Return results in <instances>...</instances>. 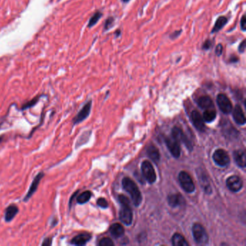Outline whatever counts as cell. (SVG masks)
Instances as JSON below:
<instances>
[{"label": "cell", "instance_id": "cell-1", "mask_svg": "<svg viewBox=\"0 0 246 246\" xmlns=\"http://www.w3.org/2000/svg\"><path fill=\"white\" fill-rule=\"evenodd\" d=\"M122 186L123 189L130 195L133 204L135 207H139L142 201V196L139 189L136 183L129 178H124L122 180Z\"/></svg>", "mask_w": 246, "mask_h": 246}, {"label": "cell", "instance_id": "cell-2", "mask_svg": "<svg viewBox=\"0 0 246 246\" xmlns=\"http://www.w3.org/2000/svg\"><path fill=\"white\" fill-rule=\"evenodd\" d=\"M193 238L198 244L205 245L209 241V236L205 228L199 223H195L192 227Z\"/></svg>", "mask_w": 246, "mask_h": 246}, {"label": "cell", "instance_id": "cell-3", "mask_svg": "<svg viewBox=\"0 0 246 246\" xmlns=\"http://www.w3.org/2000/svg\"><path fill=\"white\" fill-rule=\"evenodd\" d=\"M178 180L182 188L186 193H193L195 191V185L189 174L185 171H181L178 175Z\"/></svg>", "mask_w": 246, "mask_h": 246}, {"label": "cell", "instance_id": "cell-4", "mask_svg": "<svg viewBox=\"0 0 246 246\" xmlns=\"http://www.w3.org/2000/svg\"><path fill=\"white\" fill-rule=\"evenodd\" d=\"M141 172L144 178L148 183H154L156 181L157 175L154 168L150 162L148 160H144L141 163Z\"/></svg>", "mask_w": 246, "mask_h": 246}, {"label": "cell", "instance_id": "cell-5", "mask_svg": "<svg viewBox=\"0 0 246 246\" xmlns=\"http://www.w3.org/2000/svg\"><path fill=\"white\" fill-rule=\"evenodd\" d=\"M121 205V207L119 212L121 221L127 226L131 225L133 221V212L129 206L130 204H122Z\"/></svg>", "mask_w": 246, "mask_h": 246}, {"label": "cell", "instance_id": "cell-6", "mask_svg": "<svg viewBox=\"0 0 246 246\" xmlns=\"http://www.w3.org/2000/svg\"><path fill=\"white\" fill-rule=\"evenodd\" d=\"M44 176H45V173L43 172V171H41V172H39L36 175H35V178H34L33 180L32 183H31L29 189H28L26 195H25V197L23 198V201L27 202V201L30 200V199L33 196L34 193H35V192L37 191V190H38V186H39L41 180L44 178Z\"/></svg>", "mask_w": 246, "mask_h": 246}, {"label": "cell", "instance_id": "cell-7", "mask_svg": "<svg viewBox=\"0 0 246 246\" xmlns=\"http://www.w3.org/2000/svg\"><path fill=\"white\" fill-rule=\"evenodd\" d=\"M212 158L216 165L220 167H225L229 163L230 159L227 152L222 149H218L214 152Z\"/></svg>", "mask_w": 246, "mask_h": 246}, {"label": "cell", "instance_id": "cell-8", "mask_svg": "<svg viewBox=\"0 0 246 246\" xmlns=\"http://www.w3.org/2000/svg\"><path fill=\"white\" fill-rule=\"evenodd\" d=\"M92 108V100H89L83 105L82 109L78 112L77 115L72 119L73 125H77L85 120L89 116Z\"/></svg>", "mask_w": 246, "mask_h": 246}, {"label": "cell", "instance_id": "cell-9", "mask_svg": "<svg viewBox=\"0 0 246 246\" xmlns=\"http://www.w3.org/2000/svg\"><path fill=\"white\" fill-rule=\"evenodd\" d=\"M217 103L220 111L225 114H229L232 111V103L225 94L220 93L217 95Z\"/></svg>", "mask_w": 246, "mask_h": 246}, {"label": "cell", "instance_id": "cell-10", "mask_svg": "<svg viewBox=\"0 0 246 246\" xmlns=\"http://www.w3.org/2000/svg\"><path fill=\"white\" fill-rule=\"evenodd\" d=\"M226 185L229 190L232 192H238L241 190L243 186L242 179L238 175H232L226 180Z\"/></svg>", "mask_w": 246, "mask_h": 246}, {"label": "cell", "instance_id": "cell-11", "mask_svg": "<svg viewBox=\"0 0 246 246\" xmlns=\"http://www.w3.org/2000/svg\"><path fill=\"white\" fill-rule=\"evenodd\" d=\"M165 144L168 147V150L173 156L175 158H178L180 155V142L173 139V137H167L165 139Z\"/></svg>", "mask_w": 246, "mask_h": 246}, {"label": "cell", "instance_id": "cell-12", "mask_svg": "<svg viewBox=\"0 0 246 246\" xmlns=\"http://www.w3.org/2000/svg\"><path fill=\"white\" fill-rule=\"evenodd\" d=\"M172 137L173 139H175L176 141H178V142L183 141L185 144V145L187 147L188 149L192 150L193 146H192L191 143L190 142V141H189L188 139L187 138V137L183 133L182 129H180L179 127L175 126V127H173V129H172Z\"/></svg>", "mask_w": 246, "mask_h": 246}, {"label": "cell", "instance_id": "cell-13", "mask_svg": "<svg viewBox=\"0 0 246 246\" xmlns=\"http://www.w3.org/2000/svg\"><path fill=\"white\" fill-rule=\"evenodd\" d=\"M191 121L193 126L198 131L201 132L205 131V124H204V118L199 111H192L191 115Z\"/></svg>", "mask_w": 246, "mask_h": 246}, {"label": "cell", "instance_id": "cell-14", "mask_svg": "<svg viewBox=\"0 0 246 246\" xmlns=\"http://www.w3.org/2000/svg\"><path fill=\"white\" fill-rule=\"evenodd\" d=\"M91 239H92V235L87 232H85V233L79 234L74 236L70 240V244L77 246L85 245Z\"/></svg>", "mask_w": 246, "mask_h": 246}, {"label": "cell", "instance_id": "cell-15", "mask_svg": "<svg viewBox=\"0 0 246 246\" xmlns=\"http://www.w3.org/2000/svg\"><path fill=\"white\" fill-rule=\"evenodd\" d=\"M19 208L17 205L12 204L9 205L4 211V220L6 222H10L12 221L15 216L18 214Z\"/></svg>", "mask_w": 246, "mask_h": 246}, {"label": "cell", "instance_id": "cell-16", "mask_svg": "<svg viewBox=\"0 0 246 246\" xmlns=\"http://www.w3.org/2000/svg\"><path fill=\"white\" fill-rule=\"evenodd\" d=\"M232 116L238 124L244 125L245 123V116L244 114V112L243 111L241 106L239 105H237L234 108L233 112H232Z\"/></svg>", "mask_w": 246, "mask_h": 246}, {"label": "cell", "instance_id": "cell-17", "mask_svg": "<svg viewBox=\"0 0 246 246\" xmlns=\"http://www.w3.org/2000/svg\"><path fill=\"white\" fill-rule=\"evenodd\" d=\"M168 202L171 207H177L183 205L185 203V200L180 193H176L169 195L168 197Z\"/></svg>", "mask_w": 246, "mask_h": 246}, {"label": "cell", "instance_id": "cell-18", "mask_svg": "<svg viewBox=\"0 0 246 246\" xmlns=\"http://www.w3.org/2000/svg\"><path fill=\"white\" fill-rule=\"evenodd\" d=\"M233 157L235 163L240 168H244L246 165L245 153L243 150H238L233 152Z\"/></svg>", "mask_w": 246, "mask_h": 246}, {"label": "cell", "instance_id": "cell-19", "mask_svg": "<svg viewBox=\"0 0 246 246\" xmlns=\"http://www.w3.org/2000/svg\"><path fill=\"white\" fill-rule=\"evenodd\" d=\"M197 103L199 106L202 109H210V108H214V103L209 96L207 95H204L199 98L197 101Z\"/></svg>", "mask_w": 246, "mask_h": 246}, {"label": "cell", "instance_id": "cell-20", "mask_svg": "<svg viewBox=\"0 0 246 246\" xmlns=\"http://www.w3.org/2000/svg\"><path fill=\"white\" fill-rule=\"evenodd\" d=\"M228 19L225 16H220L217 19V20L215 21L214 23V27H213L212 30L211 31V33H215L219 32L220 30H222L224 27L226 25V24L227 23Z\"/></svg>", "mask_w": 246, "mask_h": 246}, {"label": "cell", "instance_id": "cell-21", "mask_svg": "<svg viewBox=\"0 0 246 246\" xmlns=\"http://www.w3.org/2000/svg\"><path fill=\"white\" fill-rule=\"evenodd\" d=\"M110 232L112 236L116 238H118L124 234V229L121 224L115 223L110 227Z\"/></svg>", "mask_w": 246, "mask_h": 246}, {"label": "cell", "instance_id": "cell-22", "mask_svg": "<svg viewBox=\"0 0 246 246\" xmlns=\"http://www.w3.org/2000/svg\"><path fill=\"white\" fill-rule=\"evenodd\" d=\"M147 155L149 156V157L153 161V162L157 163L159 161V158H160V155H159V150H157V148L155 145H150L147 147Z\"/></svg>", "mask_w": 246, "mask_h": 246}, {"label": "cell", "instance_id": "cell-23", "mask_svg": "<svg viewBox=\"0 0 246 246\" xmlns=\"http://www.w3.org/2000/svg\"><path fill=\"white\" fill-rule=\"evenodd\" d=\"M171 241H172L173 245L174 246H188V243H187L186 240L185 239L184 237L179 233L174 234L173 236L172 237Z\"/></svg>", "mask_w": 246, "mask_h": 246}, {"label": "cell", "instance_id": "cell-24", "mask_svg": "<svg viewBox=\"0 0 246 246\" xmlns=\"http://www.w3.org/2000/svg\"><path fill=\"white\" fill-rule=\"evenodd\" d=\"M202 117L204 121L207 122V123H211V122L215 120L216 117H217V112L214 108L207 109L204 111Z\"/></svg>", "mask_w": 246, "mask_h": 246}, {"label": "cell", "instance_id": "cell-25", "mask_svg": "<svg viewBox=\"0 0 246 246\" xmlns=\"http://www.w3.org/2000/svg\"><path fill=\"white\" fill-rule=\"evenodd\" d=\"M92 197V192L89 191H85L78 195L77 197V203L79 204H85L89 201Z\"/></svg>", "mask_w": 246, "mask_h": 246}, {"label": "cell", "instance_id": "cell-26", "mask_svg": "<svg viewBox=\"0 0 246 246\" xmlns=\"http://www.w3.org/2000/svg\"><path fill=\"white\" fill-rule=\"evenodd\" d=\"M102 16H103V13L101 12L100 11L98 10V11L95 12L93 14V15L89 18L88 24H87V27H88L89 28H91L93 26H95V25L98 23V21L100 20Z\"/></svg>", "mask_w": 246, "mask_h": 246}, {"label": "cell", "instance_id": "cell-27", "mask_svg": "<svg viewBox=\"0 0 246 246\" xmlns=\"http://www.w3.org/2000/svg\"><path fill=\"white\" fill-rule=\"evenodd\" d=\"M41 95H38V96H35V98H33V99H31L30 100L28 101V102H26L25 103H24L21 107L22 111H25V110L28 109V108H33V106H35V105H36V104L38 103V101H39L40 98H41Z\"/></svg>", "mask_w": 246, "mask_h": 246}, {"label": "cell", "instance_id": "cell-28", "mask_svg": "<svg viewBox=\"0 0 246 246\" xmlns=\"http://www.w3.org/2000/svg\"><path fill=\"white\" fill-rule=\"evenodd\" d=\"M88 134H89V132H85V133H83L82 134L81 136H80V137L78 139V140L77 141V142H76V145H75L76 149H77L79 147H80V146H82V145H83L84 144H85L86 142L84 139H85V137H89V135Z\"/></svg>", "mask_w": 246, "mask_h": 246}, {"label": "cell", "instance_id": "cell-29", "mask_svg": "<svg viewBox=\"0 0 246 246\" xmlns=\"http://www.w3.org/2000/svg\"><path fill=\"white\" fill-rule=\"evenodd\" d=\"M114 21L115 19L113 17H109L108 19H106V20L105 21V23H104V30H109L110 28H111L112 27H113Z\"/></svg>", "mask_w": 246, "mask_h": 246}, {"label": "cell", "instance_id": "cell-30", "mask_svg": "<svg viewBox=\"0 0 246 246\" xmlns=\"http://www.w3.org/2000/svg\"><path fill=\"white\" fill-rule=\"evenodd\" d=\"M100 246H113L114 243L112 241V240L109 238H103L100 240L99 242Z\"/></svg>", "mask_w": 246, "mask_h": 246}, {"label": "cell", "instance_id": "cell-31", "mask_svg": "<svg viewBox=\"0 0 246 246\" xmlns=\"http://www.w3.org/2000/svg\"><path fill=\"white\" fill-rule=\"evenodd\" d=\"M97 204H98V207H101L103 209H106L108 207V203L106 201V199H104V198H99V199L97 200Z\"/></svg>", "mask_w": 246, "mask_h": 246}, {"label": "cell", "instance_id": "cell-32", "mask_svg": "<svg viewBox=\"0 0 246 246\" xmlns=\"http://www.w3.org/2000/svg\"><path fill=\"white\" fill-rule=\"evenodd\" d=\"M212 45H213V43L211 42V40L210 39L206 40L202 45V49L204 51L209 50V49L211 48V46H212Z\"/></svg>", "mask_w": 246, "mask_h": 246}, {"label": "cell", "instance_id": "cell-33", "mask_svg": "<svg viewBox=\"0 0 246 246\" xmlns=\"http://www.w3.org/2000/svg\"><path fill=\"white\" fill-rule=\"evenodd\" d=\"M182 33V30H175L173 33H172L171 34H170L169 35V38H170L171 40H175L178 37H179V35H180V34H181Z\"/></svg>", "mask_w": 246, "mask_h": 246}, {"label": "cell", "instance_id": "cell-34", "mask_svg": "<svg viewBox=\"0 0 246 246\" xmlns=\"http://www.w3.org/2000/svg\"><path fill=\"white\" fill-rule=\"evenodd\" d=\"M222 52H223V46L221 44H219L215 48V54L217 55V56H220L222 54Z\"/></svg>", "mask_w": 246, "mask_h": 246}, {"label": "cell", "instance_id": "cell-35", "mask_svg": "<svg viewBox=\"0 0 246 246\" xmlns=\"http://www.w3.org/2000/svg\"><path fill=\"white\" fill-rule=\"evenodd\" d=\"M245 47H246V41L245 39L243 40L242 42L240 43V44L238 46V51L240 53H243L245 51Z\"/></svg>", "mask_w": 246, "mask_h": 246}, {"label": "cell", "instance_id": "cell-36", "mask_svg": "<svg viewBox=\"0 0 246 246\" xmlns=\"http://www.w3.org/2000/svg\"><path fill=\"white\" fill-rule=\"evenodd\" d=\"M240 28L243 31H245L246 30V17L245 15L242 16V18L240 20Z\"/></svg>", "mask_w": 246, "mask_h": 246}, {"label": "cell", "instance_id": "cell-37", "mask_svg": "<svg viewBox=\"0 0 246 246\" xmlns=\"http://www.w3.org/2000/svg\"><path fill=\"white\" fill-rule=\"evenodd\" d=\"M41 245H52V238L48 237V238H45L44 240H43V243H41Z\"/></svg>", "mask_w": 246, "mask_h": 246}, {"label": "cell", "instance_id": "cell-38", "mask_svg": "<svg viewBox=\"0 0 246 246\" xmlns=\"http://www.w3.org/2000/svg\"><path fill=\"white\" fill-rule=\"evenodd\" d=\"M239 62V58L237 56H235V55H232V56H230V57H229V63H237V62Z\"/></svg>", "mask_w": 246, "mask_h": 246}, {"label": "cell", "instance_id": "cell-39", "mask_svg": "<svg viewBox=\"0 0 246 246\" xmlns=\"http://www.w3.org/2000/svg\"><path fill=\"white\" fill-rule=\"evenodd\" d=\"M79 191H76L75 193H73V195H72V196H71V197L70 198L69 202V209H71V205H72V201H73V200H74V198L76 196H77V194L79 193Z\"/></svg>", "mask_w": 246, "mask_h": 246}, {"label": "cell", "instance_id": "cell-40", "mask_svg": "<svg viewBox=\"0 0 246 246\" xmlns=\"http://www.w3.org/2000/svg\"><path fill=\"white\" fill-rule=\"evenodd\" d=\"M114 34L115 35H116V38H118V37L121 35V31L120 29H117L116 31H115Z\"/></svg>", "mask_w": 246, "mask_h": 246}, {"label": "cell", "instance_id": "cell-41", "mask_svg": "<svg viewBox=\"0 0 246 246\" xmlns=\"http://www.w3.org/2000/svg\"><path fill=\"white\" fill-rule=\"evenodd\" d=\"M4 118H0V128H1V126H2V124L3 123H4Z\"/></svg>", "mask_w": 246, "mask_h": 246}, {"label": "cell", "instance_id": "cell-42", "mask_svg": "<svg viewBox=\"0 0 246 246\" xmlns=\"http://www.w3.org/2000/svg\"><path fill=\"white\" fill-rule=\"evenodd\" d=\"M3 139H4V135L0 136V143L3 141Z\"/></svg>", "mask_w": 246, "mask_h": 246}, {"label": "cell", "instance_id": "cell-43", "mask_svg": "<svg viewBox=\"0 0 246 246\" xmlns=\"http://www.w3.org/2000/svg\"><path fill=\"white\" fill-rule=\"evenodd\" d=\"M122 1H123V2H124V3H127V2H129V1H130V0H121Z\"/></svg>", "mask_w": 246, "mask_h": 246}]
</instances>
